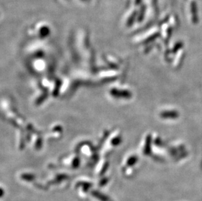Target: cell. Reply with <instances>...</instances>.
I'll use <instances>...</instances> for the list:
<instances>
[{
	"instance_id": "1",
	"label": "cell",
	"mask_w": 202,
	"mask_h": 201,
	"mask_svg": "<svg viewBox=\"0 0 202 201\" xmlns=\"http://www.w3.org/2000/svg\"><path fill=\"white\" fill-rule=\"evenodd\" d=\"M50 33V29L49 28L47 27V26H44L41 29L40 32H39V33H40V36L42 37H47L48 35Z\"/></svg>"
}]
</instances>
